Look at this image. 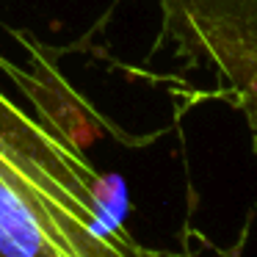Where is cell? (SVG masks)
<instances>
[{
	"instance_id": "obj_1",
	"label": "cell",
	"mask_w": 257,
	"mask_h": 257,
	"mask_svg": "<svg viewBox=\"0 0 257 257\" xmlns=\"http://www.w3.org/2000/svg\"><path fill=\"white\" fill-rule=\"evenodd\" d=\"M124 229V188L50 119L0 91V257L141 254Z\"/></svg>"
},
{
	"instance_id": "obj_2",
	"label": "cell",
	"mask_w": 257,
	"mask_h": 257,
	"mask_svg": "<svg viewBox=\"0 0 257 257\" xmlns=\"http://www.w3.org/2000/svg\"><path fill=\"white\" fill-rule=\"evenodd\" d=\"M163 36L238 100L257 152V0H158Z\"/></svg>"
}]
</instances>
